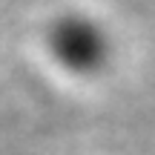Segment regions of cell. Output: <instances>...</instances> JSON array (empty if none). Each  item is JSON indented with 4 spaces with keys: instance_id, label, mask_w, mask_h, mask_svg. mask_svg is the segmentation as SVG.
I'll list each match as a JSON object with an SVG mask.
<instances>
[{
    "instance_id": "6da1fadb",
    "label": "cell",
    "mask_w": 155,
    "mask_h": 155,
    "mask_svg": "<svg viewBox=\"0 0 155 155\" xmlns=\"http://www.w3.org/2000/svg\"><path fill=\"white\" fill-rule=\"evenodd\" d=\"M49 55L69 72L89 75L106 63L109 40H106L104 29L89 17L66 15L55 20V26L49 29Z\"/></svg>"
}]
</instances>
